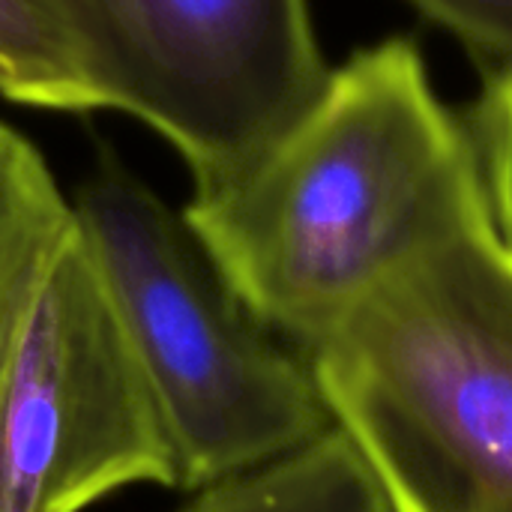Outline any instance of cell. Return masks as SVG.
I'll list each match as a JSON object with an SVG mask.
<instances>
[{
    "label": "cell",
    "instance_id": "cell-1",
    "mask_svg": "<svg viewBox=\"0 0 512 512\" xmlns=\"http://www.w3.org/2000/svg\"><path fill=\"white\" fill-rule=\"evenodd\" d=\"M246 306L303 354L381 282L486 219L474 147L420 48L387 36L183 210Z\"/></svg>",
    "mask_w": 512,
    "mask_h": 512
},
{
    "label": "cell",
    "instance_id": "cell-2",
    "mask_svg": "<svg viewBox=\"0 0 512 512\" xmlns=\"http://www.w3.org/2000/svg\"><path fill=\"white\" fill-rule=\"evenodd\" d=\"M396 512L512 510V258L477 222L306 351Z\"/></svg>",
    "mask_w": 512,
    "mask_h": 512
},
{
    "label": "cell",
    "instance_id": "cell-3",
    "mask_svg": "<svg viewBox=\"0 0 512 512\" xmlns=\"http://www.w3.org/2000/svg\"><path fill=\"white\" fill-rule=\"evenodd\" d=\"M75 213L165 420L180 489L270 462L333 426L306 354L246 306L183 210L105 153Z\"/></svg>",
    "mask_w": 512,
    "mask_h": 512
},
{
    "label": "cell",
    "instance_id": "cell-4",
    "mask_svg": "<svg viewBox=\"0 0 512 512\" xmlns=\"http://www.w3.org/2000/svg\"><path fill=\"white\" fill-rule=\"evenodd\" d=\"M180 465L102 273L81 237L0 378V512H81Z\"/></svg>",
    "mask_w": 512,
    "mask_h": 512
},
{
    "label": "cell",
    "instance_id": "cell-5",
    "mask_svg": "<svg viewBox=\"0 0 512 512\" xmlns=\"http://www.w3.org/2000/svg\"><path fill=\"white\" fill-rule=\"evenodd\" d=\"M108 108L153 126L195 189L237 174L321 90L309 0H84Z\"/></svg>",
    "mask_w": 512,
    "mask_h": 512
},
{
    "label": "cell",
    "instance_id": "cell-6",
    "mask_svg": "<svg viewBox=\"0 0 512 512\" xmlns=\"http://www.w3.org/2000/svg\"><path fill=\"white\" fill-rule=\"evenodd\" d=\"M75 237V204L39 150L0 123V378Z\"/></svg>",
    "mask_w": 512,
    "mask_h": 512
},
{
    "label": "cell",
    "instance_id": "cell-7",
    "mask_svg": "<svg viewBox=\"0 0 512 512\" xmlns=\"http://www.w3.org/2000/svg\"><path fill=\"white\" fill-rule=\"evenodd\" d=\"M0 69L12 102L108 108L99 30L84 0H0Z\"/></svg>",
    "mask_w": 512,
    "mask_h": 512
},
{
    "label": "cell",
    "instance_id": "cell-8",
    "mask_svg": "<svg viewBox=\"0 0 512 512\" xmlns=\"http://www.w3.org/2000/svg\"><path fill=\"white\" fill-rule=\"evenodd\" d=\"M177 512H396L375 471L333 423L318 438L195 489Z\"/></svg>",
    "mask_w": 512,
    "mask_h": 512
},
{
    "label": "cell",
    "instance_id": "cell-9",
    "mask_svg": "<svg viewBox=\"0 0 512 512\" xmlns=\"http://www.w3.org/2000/svg\"><path fill=\"white\" fill-rule=\"evenodd\" d=\"M465 129L477 159L486 222L512 258V69L489 72Z\"/></svg>",
    "mask_w": 512,
    "mask_h": 512
},
{
    "label": "cell",
    "instance_id": "cell-10",
    "mask_svg": "<svg viewBox=\"0 0 512 512\" xmlns=\"http://www.w3.org/2000/svg\"><path fill=\"white\" fill-rule=\"evenodd\" d=\"M495 69H512V0H408Z\"/></svg>",
    "mask_w": 512,
    "mask_h": 512
},
{
    "label": "cell",
    "instance_id": "cell-11",
    "mask_svg": "<svg viewBox=\"0 0 512 512\" xmlns=\"http://www.w3.org/2000/svg\"><path fill=\"white\" fill-rule=\"evenodd\" d=\"M504 512H512V510H504Z\"/></svg>",
    "mask_w": 512,
    "mask_h": 512
}]
</instances>
